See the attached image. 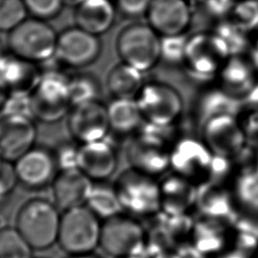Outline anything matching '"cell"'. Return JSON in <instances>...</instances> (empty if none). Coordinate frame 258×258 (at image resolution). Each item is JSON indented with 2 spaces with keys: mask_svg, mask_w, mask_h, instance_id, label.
<instances>
[{
  "mask_svg": "<svg viewBox=\"0 0 258 258\" xmlns=\"http://www.w3.org/2000/svg\"><path fill=\"white\" fill-rule=\"evenodd\" d=\"M57 34L48 21L30 16L7 33L6 42L12 54L41 64L54 56Z\"/></svg>",
  "mask_w": 258,
  "mask_h": 258,
  "instance_id": "obj_3",
  "label": "cell"
},
{
  "mask_svg": "<svg viewBox=\"0 0 258 258\" xmlns=\"http://www.w3.org/2000/svg\"><path fill=\"white\" fill-rule=\"evenodd\" d=\"M118 167V152L108 137L80 145L79 169L95 181H106Z\"/></svg>",
  "mask_w": 258,
  "mask_h": 258,
  "instance_id": "obj_17",
  "label": "cell"
},
{
  "mask_svg": "<svg viewBox=\"0 0 258 258\" xmlns=\"http://www.w3.org/2000/svg\"><path fill=\"white\" fill-rule=\"evenodd\" d=\"M135 100L144 122L154 125H174L182 111L179 93L170 85L158 81L145 82Z\"/></svg>",
  "mask_w": 258,
  "mask_h": 258,
  "instance_id": "obj_8",
  "label": "cell"
},
{
  "mask_svg": "<svg viewBox=\"0 0 258 258\" xmlns=\"http://www.w3.org/2000/svg\"><path fill=\"white\" fill-rule=\"evenodd\" d=\"M27 17L22 0H0V32H10Z\"/></svg>",
  "mask_w": 258,
  "mask_h": 258,
  "instance_id": "obj_32",
  "label": "cell"
},
{
  "mask_svg": "<svg viewBox=\"0 0 258 258\" xmlns=\"http://www.w3.org/2000/svg\"><path fill=\"white\" fill-rule=\"evenodd\" d=\"M67 117L68 130L80 144L102 140L110 134L107 104L100 100L73 106Z\"/></svg>",
  "mask_w": 258,
  "mask_h": 258,
  "instance_id": "obj_12",
  "label": "cell"
},
{
  "mask_svg": "<svg viewBox=\"0 0 258 258\" xmlns=\"http://www.w3.org/2000/svg\"><path fill=\"white\" fill-rule=\"evenodd\" d=\"M143 74L137 69L120 61L108 72L106 88L112 98L136 99L145 84Z\"/></svg>",
  "mask_w": 258,
  "mask_h": 258,
  "instance_id": "obj_25",
  "label": "cell"
},
{
  "mask_svg": "<svg viewBox=\"0 0 258 258\" xmlns=\"http://www.w3.org/2000/svg\"><path fill=\"white\" fill-rule=\"evenodd\" d=\"M202 126L204 142L215 155L233 158L241 153L247 144L238 117H216Z\"/></svg>",
  "mask_w": 258,
  "mask_h": 258,
  "instance_id": "obj_14",
  "label": "cell"
},
{
  "mask_svg": "<svg viewBox=\"0 0 258 258\" xmlns=\"http://www.w3.org/2000/svg\"><path fill=\"white\" fill-rule=\"evenodd\" d=\"M102 52L100 36L94 35L79 26L64 28L57 34L54 58L71 69H82L95 62Z\"/></svg>",
  "mask_w": 258,
  "mask_h": 258,
  "instance_id": "obj_9",
  "label": "cell"
},
{
  "mask_svg": "<svg viewBox=\"0 0 258 258\" xmlns=\"http://www.w3.org/2000/svg\"><path fill=\"white\" fill-rule=\"evenodd\" d=\"M249 61L251 62L253 69L255 71H258V48H256L255 46L250 50L249 53Z\"/></svg>",
  "mask_w": 258,
  "mask_h": 258,
  "instance_id": "obj_44",
  "label": "cell"
},
{
  "mask_svg": "<svg viewBox=\"0 0 258 258\" xmlns=\"http://www.w3.org/2000/svg\"><path fill=\"white\" fill-rule=\"evenodd\" d=\"M247 144L258 147V110H251L241 122Z\"/></svg>",
  "mask_w": 258,
  "mask_h": 258,
  "instance_id": "obj_41",
  "label": "cell"
},
{
  "mask_svg": "<svg viewBox=\"0 0 258 258\" xmlns=\"http://www.w3.org/2000/svg\"><path fill=\"white\" fill-rule=\"evenodd\" d=\"M120 61L142 73L160 61V35L148 24L133 22L123 27L115 42Z\"/></svg>",
  "mask_w": 258,
  "mask_h": 258,
  "instance_id": "obj_6",
  "label": "cell"
},
{
  "mask_svg": "<svg viewBox=\"0 0 258 258\" xmlns=\"http://www.w3.org/2000/svg\"><path fill=\"white\" fill-rule=\"evenodd\" d=\"M230 56L227 44L215 32L188 36L184 62L195 77L211 78Z\"/></svg>",
  "mask_w": 258,
  "mask_h": 258,
  "instance_id": "obj_11",
  "label": "cell"
},
{
  "mask_svg": "<svg viewBox=\"0 0 258 258\" xmlns=\"http://www.w3.org/2000/svg\"><path fill=\"white\" fill-rule=\"evenodd\" d=\"M71 258H97V257L92 256L91 254H84V255H74Z\"/></svg>",
  "mask_w": 258,
  "mask_h": 258,
  "instance_id": "obj_49",
  "label": "cell"
},
{
  "mask_svg": "<svg viewBox=\"0 0 258 258\" xmlns=\"http://www.w3.org/2000/svg\"><path fill=\"white\" fill-rule=\"evenodd\" d=\"M36 126L33 118L0 113V155L15 161L35 145Z\"/></svg>",
  "mask_w": 258,
  "mask_h": 258,
  "instance_id": "obj_16",
  "label": "cell"
},
{
  "mask_svg": "<svg viewBox=\"0 0 258 258\" xmlns=\"http://www.w3.org/2000/svg\"><path fill=\"white\" fill-rule=\"evenodd\" d=\"M7 92L2 88V86L0 85V113H1V110H2V107L4 105V102L6 100V97H7Z\"/></svg>",
  "mask_w": 258,
  "mask_h": 258,
  "instance_id": "obj_46",
  "label": "cell"
},
{
  "mask_svg": "<svg viewBox=\"0 0 258 258\" xmlns=\"http://www.w3.org/2000/svg\"><path fill=\"white\" fill-rule=\"evenodd\" d=\"M41 73L39 64L22 59L10 52L0 62V85L7 94H30L40 79Z\"/></svg>",
  "mask_w": 258,
  "mask_h": 258,
  "instance_id": "obj_20",
  "label": "cell"
},
{
  "mask_svg": "<svg viewBox=\"0 0 258 258\" xmlns=\"http://www.w3.org/2000/svg\"><path fill=\"white\" fill-rule=\"evenodd\" d=\"M110 133L120 137H131L144 123L135 99L113 98L107 104Z\"/></svg>",
  "mask_w": 258,
  "mask_h": 258,
  "instance_id": "obj_23",
  "label": "cell"
},
{
  "mask_svg": "<svg viewBox=\"0 0 258 258\" xmlns=\"http://www.w3.org/2000/svg\"><path fill=\"white\" fill-rule=\"evenodd\" d=\"M10 53V50L8 48L7 42H3L2 40H0V62Z\"/></svg>",
  "mask_w": 258,
  "mask_h": 258,
  "instance_id": "obj_45",
  "label": "cell"
},
{
  "mask_svg": "<svg viewBox=\"0 0 258 258\" xmlns=\"http://www.w3.org/2000/svg\"><path fill=\"white\" fill-rule=\"evenodd\" d=\"M237 0H205V7L209 14L217 18L231 15Z\"/></svg>",
  "mask_w": 258,
  "mask_h": 258,
  "instance_id": "obj_42",
  "label": "cell"
},
{
  "mask_svg": "<svg viewBox=\"0 0 258 258\" xmlns=\"http://www.w3.org/2000/svg\"><path fill=\"white\" fill-rule=\"evenodd\" d=\"M187 40L184 33L160 36V60L171 64L184 61Z\"/></svg>",
  "mask_w": 258,
  "mask_h": 258,
  "instance_id": "obj_31",
  "label": "cell"
},
{
  "mask_svg": "<svg viewBox=\"0 0 258 258\" xmlns=\"http://www.w3.org/2000/svg\"><path fill=\"white\" fill-rule=\"evenodd\" d=\"M146 18L160 36L180 34L190 22L191 11L186 0H152Z\"/></svg>",
  "mask_w": 258,
  "mask_h": 258,
  "instance_id": "obj_18",
  "label": "cell"
},
{
  "mask_svg": "<svg viewBox=\"0 0 258 258\" xmlns=\"http://www.w3.org/2000/svg\"><path fill=\"white\" fill-rule=\"evenodd\" d=\"M244 105H247L250 110H258V81L253 85L251 90L242 98Z\"/></svg>",
  "mask_w": 258,
  "mask_h": 258,
  "instance_id": "obj_43",
  "label": "cell"
},
{
  "mask_svg": "<svg viewBox=\"0 0 258 258\" xmlns=\"http://www.w3.org/2000/svg\"><path fill=\"white\" fill-rule=\"evenodd\" d=\"M252 168H254L256 171H258V147L256 148V152L254 155V164H253Z\"/></svg>",
  "mask_w": 258,
  "mask_h": 258,
  "instance_id": "obj_47",
  "label": "cell"
},
{
  "mask_svg": "<svg viewBox=\"0 0 258 258\" xmlns=\"http://www.w3.org/2000/svg\"><path fill=\"white\" fill-rule=\"evenodd\" d=\"M28 15L34 18L49 20L56 17L64 7L66 0H22Z\"/></svg>",
  "mask_w": 258,
  "mask_h": 258,
  "instance_id": "obj_36",
  "label": "cell"
},
{
  "mask_svg": "<svg viewBox=\"0 0 258 258\" xmlns=\"http://www.w3.org/2000/svg\"><path fill=\"white\" fill-rule=\"evenodd\" d=\"M255 47H256V48H258V35H257V37H256V41H255Z\"/></svg>",
  "mask_w": 258,
  "mask_h": 258,
  "instance_id": "obj_51",
  "label": "cell"
},
{
  "mask_svg": "<svg viewBox=\"0 0 258 258\" xmlns=\"http://www.w3.org/2000/svg\"><path fill=\"white\" fill-rule=\"evenodd\" d=\"M213 153L204 141L181 138L170 148V169L191 181L205 176L208 178Z\"/></svg>",
  "mask_w": 258,
  "mask_h": 258,
  "instance_id": "obj_15",
  "label": "cell"
},
{
  "mask_svg": "<svg viewBox=\"0 0 258 258\" xmlns=\"http://www.w3.org/2000/svg\"><path fill=\"white\" fill-rule=\"evenodd\" d=\"M69 85L72 107L100 100L102 95V84L92 73L77 72L71 75Z\"/></svg>",
  "mask_w": 258,
  "mask_h": 258,
  "instance_id": "obj_28",
  "label": "cell"
},
{
  "mask_svg": "<svg viewBox=\"0 0 258 258\" xmlns=\"http://www.w3.org/2000/svg\"><path fill=\"white\" fill-rule=\"evenodd\" d=\"M231 165V158L213 154L207 181L219 183L222 178L230 173Z\"/></svg>",
  "mask_w": 258,
  "mask_h": 258,
  "instance_id": "obj_40",
  "label": "cell"
},
{
  "mask_svg": "<svg viewBox=\"0 0 258 258\" xmlns=\"http://www.w3.org/2000/svg\"><path fill=\"white\" fill-rule=\"evenodd\" d=\"M82 1H83V0H82Z\"/></svg>",
  "mask_w": 258,
  "mask_h": 258,
  "instance_id": "obj_53",
  "label": "cell"
},
{
  "mask_svg": "<svg viewBox=\"0 0 258 258\" xmlns=\"http://www.w3.org/2000/svg\"><path fill=\"white\" fill-rule=\"evenodd\" d=\"M18 183L30 190L51 185L58 172L52 149L34 145L13 161Z\"/></svg>",
  "mask_w": 258,
  "mask_h": 258,
  "instance_id": "obj_13",
  "label": "cell"
},
{
  "mask_svg": "<svg viewBox=\"0 0 258 258\" xmlns=\"http://www.w3.org/2000/svg\"><path fill=\"white\" fill-rule=\"evenodd\" d=\"M154 258H175V257L168 254H157L154 256Z\"/></svg>",
  "mask_w": 258,
  "mask_h": 258,
  "instance_id": "obj_50",
  "label": "cell"
},
{
  "mask_svg": "<svg viewBox=\"0 0 258 258\" xmlns=\"http://www.w3.org/2000/svg\"><path fill=\"white\" fill-rule=\"evenodd\" d=\"M244 103L239 97L228 93L223 88L213 89L205 93L199 103V118L201 124L221 116H235L243 110Z\"/></svg>",
  "mask_w": 258,
  "mask_h": 258,
  "instance_id": "obj_26",
  "label": "cell"
},
{
  "mask_svg": "<svg viewBox=\"0 0 258 258\" xmlns=\"http://www.w3.org/2000/svg\"><path fill=\"white\" fill-rule=\"evenodd\" d=\"M244 31L258 27V0L238 1L231 13L230 18Z\"/></svg>",
  "mask_w": 258,
  "mask_h": 258,
  "instance_id": "obj_34",
  "label": "cell"
},
{
  "mask_svg": "<svg viewBox=\"0 0 258 258\" xmlns=\"http://www.w3.org/2000/svg\"><path fill=\"white\" fill-rule=\"evenodd\" d=\"M159 187L161 210L167 215H180L197 200L194 181L173 172L159 182Z\"/></svg>",
  "mask_w": 258,
  "mask_h": 258,
  "instance_id": "obj_22",
  "label": "cell"
},
{
  "mask_svg": "<svg viewBox=\"0 0 258 258\" xmlns=\"http://www.w3.org/2000/svg\"><path fill=\"white\" fill-rule=\"evenodd\" d=\"M220 79L224 90L241 99L257 81L251 62L241 55L230 56L226 60L220 70Z\"/></svg>",
  "mask_w": 258,
  "mask_h": 258,
  "instance_id": "obj_24",
  "label": "cell"
},
{
  "mask_svg": "<svg viewBox=\"0 0 258 258\" xmlns=\"http://www.w3.org/2000/svg\"><path fill=\"white\" fill-rule=\"evenodd\" d=\"M236 194L245 205L258 209V171L251 167L241 172L236 181Z\"/></svg>",
  "mask_w": 258,
  "mask_h": 258,
  "instance_id": "obj_33",
  "label": "cell"
},
{
  "mask_svg": "<svg viewBox=\"0 0 258 258\" xmlns=\"http://www.w3.org/2000/svg\"><path fill=\"white\" fill-rule=\"evenodd\" d=\"M80 145L75 140L61 141L52 149L58 171L79 168Z\"/></svg>",
  "mask_w": 258,
  "mask_h": 258,
  "instance_id": "obj_35",
  "label": "cell"
},
{
  "mask_svg": "<svg viewBox=\"0 0 258 258\" xmlns=\"http://www.w3.org/2000/svg\"><path fill=\"white\" fill-rule=\"evenodd\" d=\"M86 206L100 219L108 220L123 211L114 184L95 181Z\"/></svg>",
  "mask_w": 258,
  "mask_h": 258,
  "instance_id": "obj_27",
  "label": "cell"
},
{
  "mask_svg": "<svg viewBox=\"0 0 258 258\" xmlns=\"http://www.w3.org/2000/svg\"><path fill=\"white\" fill-rule=\"evenodd\" d=\"M173 135V125L161 126L144 122L127 142L125 154L129 167L154 177L164 173L170 168Z\"/></svg>",
  "mask_w": 258,
  "mask_h": 258,
  "instance_id": "obj_1",
  "label": "cell"
},
{
  "mask_svg": "<svg viewBox=\"0 0 258 258\" xmlns=\"http://www.w3.org/2000/svg\"><path fill=\"white\" fill-rule=\"evenodd\" d=\"M1 113L12 114V115H22V116L33 118L30 94H27V93L8 94L4 102V105L2 107Z\"/></svg>",
  "mask_w": 258,
  "mask_h": 258,
  "instance_id": "obj_37",
  "label": "cell"
},
{
  "mask_svg": "<svg viewBox=\"0 0 258 258\" xmlns=\"http://www.w3.org/2000/svg\"><path fill=\"white\" fill-rule=\"evenodd\" d=\"M94 181L81 169L59 170L51 183L53 202L63 211L86 206Z\"/></svg>",
  "mask_w": 258,
  "mask_h": 258,
  "instance_id": "obj_19",
  "label": "cell"
},
{
  "mask_svg": "<svg viewBox=\"0 0 258 258\" xmlns=\"http://www.w3.org/2000/svg\"><path fill=\"white\" fill-rule=\"evenodd\" d=\"M18 184L13 161L0 155V202L6 200Z\"/></svg>",
  "mask_w": 258,
  "mask_h": 258,
  "instance_id": "obj_38",
  "label": "cell"
},
{
  "mask_svg": "<svg viewBox=\"0 0 258 258\" xmlns=\"http://www.w3.org/2000/svg\"><path fill=\"white\" fill-rule=\"evenodd\" d=\"M152 0H116L117 10L128 18L146 15Z\"/></svg>",
  "mask_w": 258,
  "mask_h": 258,
  "instance_id": "obj_39",
  "label": "cell"
},
{
  "mask_svg": "<svg viewBox=\"0 0 258 258\" xmlns=\"http://www.w3.org/2000/svg\"><path fill=\"white\" fill-rule=\"evenodd\" d=\"M32 247L16 228L5 227L0 232V258H31Z\"/></svg>",
  "mask_w": 258,
  "mask_h": 258,
  "instance_id": "obj_29",
  "label": "cell"
},
{
  "mask_svg": "<svg viewBox=\"0 0 258 258\" xmlns=\"http://www.w3.org/2000/svg\"><path fill=\"white\" fill-rule=\"evenodd\" d=\"M60 218L55 204L31 199L18 211L16 229L32 249L43 250L57 241Z\"/></svg>",
  "mask_w": 258,
  "mask_h": 258,
  "instance_id": "obj_5",
  "label": "cell"
},
{
  "mask_svg": "<svg viewBox=\"0 0 258 258\" xmlns=\"http://www.w3.org/2000/svg\"><path fill=\"white\" fill-rule=\"evenodd\" d=\"M214 32L225 41L231 56L241 55L248 47L246 31L240 28L231 19L221 21Z\"/></svg>",
  "mask_w": 258,
  "mask_h": 258,
  "instance_id": "obj_30",
  "label": "cell"
},
{
  "mask_svg": "<svg viewBox=\"0 0 258 258\" xmlns=\"http://www.w3.org/2000/svg\"><path fill=\"white\" fill-rule=\"evenodd\" d=\"M37 84L30 92L34 120L53 124L68 116L71 108L70 76L61 69L41 70Z\"/></svg>",
  "mask_w": 258,
  "mask_h": 258,
  "instance_id": "obj_2",
  "label": "cell"
},
{
  "mask_svg": "<svg viewBox=\"0 0 258 258\" xmlns=\"http://www.w3.org/2000/svg\"><path fill=\"white\" fill-rule=\"evenodd\" d=\"M122 258H139L136 255H132V256H128V257H122Z\"/></svg>",
  "mask_w": 258,
  "mask_h": 258,
  "instance_id": "obj_52",
  "label": "cell"
},
{
  "mask_svg": "<svg viewBox=\"0 0 258 258\" xmlns=\"http://www.w3.org/2000/svg\"><path fill=\"white\" fill-rule=\"evenodd\" d=\"M145 244V231L138 221L129 215H117L102 225L100 245L114 258L132 256Z\"/></svg>",
  "mask_w": 258,
  "mask_h": 258,
  "instance_id": "obj_10",
  "label": "cell"
},
{
  "mask_svg": "<svg viewBox=\"0 0 258 258\" xmlns=\"http://www.w3.org/2000/svg\"><path fill=\"white\" fill-rule=\"evenodd\" d=\"M102 225L87 206H81L64 211L60 218L57 242L71 254H90L100 245Z\"/></svg>",
  "mask_w": 258,
  "mask_h": 258,
  "instance_id": "obj_7",
  "label": "cell"
},
{
  "mask_svg": "<svg viewBox=\"0 0 258 258\" xmlns=\"http://www.w3.org/2000/svg\"><path fill=\"white\" fill-rule=\"evenodd\" d=\"M5 227H7V226H6V220H5V218L0 214V232H1Z\"/></svg>",
  "mask_w": 258,
  "mask_h": 258,
  "instance_id": "obj_48",
  "label": "cell"
},
{
  "mask_svg": "<svg viewBox=\"0 0 258 258\" xmlns=\"http://www.w3.org/2000/svg\"><path fill=\"white\" fill-rule=\"evenodd\" d=\"M116 13V5L111 0H83L75 6V24L101 36L114 25Z\"/></svg>",
  "mask_w": 258,
  "mask_h": 258,
  "instance_id": "obj_21",
  "label": "cell"
},
{
  "mask_svg": "<svg viewBox=\"0 0 258 258\" xmlns=\"http://www.w3.org/2000/svg\"><path fill=\"white\" fill-rule=\"evenodd\" d=\"M122 210L131 217H148L161 210L159 182L154 176L132 167L123 170L113 183Z\"/></svg>",
  "mask_w": 258,
  "mask_h": 258,
  "instance_id": "obj_4",
  "label": "cell"
}]
</instances>
